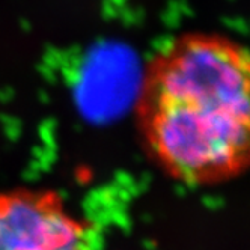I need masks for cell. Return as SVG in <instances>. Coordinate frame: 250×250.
I'll return each instance as SVG.
<instances>
[{
	"label": "cell",
	"instance_id": "obj_2",
	"mask_svg": "<svg viewBox=\"0 0 250 250\" xmlns=\"http://www.w3.org/2000/svg\"><path fill=\"white\" fill-rule=\"evenodd\" d=\"M94 228L50 190L0 193V250H94Z\"/></svg>",
	"mask_w": 250,
	"mask_h": 250
},
{
	"label": "cell",
	"instance_id": "obj_1",
	"mask_svg": "<svg viewBox=\"0 0 250 250\" xmlns=\"http://www.w3.org/2000/svg\"><path fill=\"white\" fill-rule=\"evenodd\" d=\"M250 62L219 33H184L144 71L136 121L154 162L188 186H216L249 165Z\"/></svg>",
	"mask_w": 250,
	"mask_h": 250
}]
</instances>
